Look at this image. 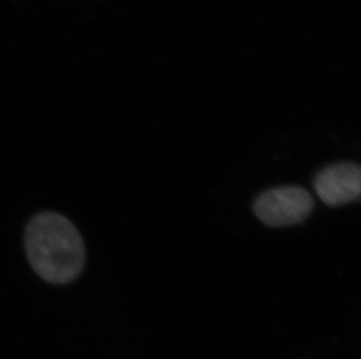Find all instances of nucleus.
<instances>
[{
  "label": "nucleus",
  "mask_w": 361,
  "mask_h": 359,
  "mask_svg": "<svg viewBox=\"0 0 361 359\" xmlns=\"http://www.w3.org/2000/svg\"><path fill=\"white\" fill-rule=\"evenodd\" d=\"M25 243L32 267L51 284L72 282L85 265L81 234L61 215L44 213L35 216L28 224Z\"/></svg>",
  "instance_id": "1"
},
{
  "label": "nucleus",
  "mask_w": 361,
  "mask_h": 359,
  "mask_svg": "<svg viewBox=\"0 0 361 359\" xmlns=\"http://www.w3.org/2000/svg\"><path fill=\"white\" fill-rule=\"evenodd\" d=\"M314 199L302 187L283 186L267 190L256 199L254 213L269 227H289L307 220L314 210Z\"/></svg>",
  "instance_id": "2"
},
{
  "label": "nucleus",
  "mask_w": 361,
  "mask_h": 359,
  "mask_svg": "<svg viewBox=\"0 0 361 359\" xmlns=\"http://www.w3.org/2000/svg\"><path fill=\"white\" fill-rule=\"evenodd\" d=\"M314 190L324 203L341 207L359 200L361 193L360 166L353 163H339L327 166L317 174Z\"/></svg>",
  "instance_id": "3"
}]
</instances>
